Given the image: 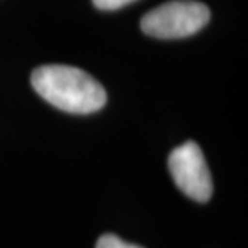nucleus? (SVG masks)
Segmentation results:
<instances>
[{
  "instance_id": "1",
  "label": "nucleus",
  "mask_w": 248,
  "mask_h": 248,
  "mask_svg": "<svg viewBox=\"0 0 248 248\" xmlns=\"http://www.w3.org/2000/svg\"><path fill=\"white\" fill-rule=\"evenodd\" d=\"M31 84L50 105L74 115L95 113L107 103V92L91 74L66 64H46L32 71Z\"/></svg>"
},
{
  "instance_id": "2",
  "label": "nucleus",
  "mask_w": 248,
  "mask_h": 248,
  "mask_svg": "<svg viewBox=\"0 0 248 248\" xmlns=\"http://www.w3.org/2000/svg\"><path fill=\"white\" fill-rule=\"evenodd\" d=\"M210 21V8L195 0H172L150 10L142 18V31L156 39H182L203 29Z\"/></svg>"
},
{
  "instance_id": "3",
  "label": "nucleus",
  "mask_w": 248,
  "mask_h": 248,
  "mask_svg": "<svg viewBox=\"0 0 248 248\" xmlns=\"http://www.w3.org/2000/svg\"><path fill=\"white\" fill-rule=\"evenodd\" d=\"M168 168L174 184L188 198L205 203L213 195V179L202 148L193 140L174 148L168 158Z\"/></svg>"
},
{
  "instance_id": "4",
  "label": "nucleus",
  "mask_w": 248,
  "mask_h": 248,
  "mask_svg": "<svg viewBox=\"0 0 248 248\" xmlns=\"http://www.w3.org/2000/svg\"><path fill=\"white\" fill-rule=\"evenodd\" d=\"M95 248H142V247L127 244V242L121 240L115 234H105L97 240Z\"/></svg>"
},
{
  "instance_id": "5",
  "label": "nucleus",
  "mask_w": 248,
  "mask_h": 248,
  "mask_svg": "<svg viewBox=\"0 0 248 248\" xmlns=\"http://www.w3.org/2000/svg\"><path fill=\"white\" fill-rule=\"evenodd\" d=\"M92 2L98 10H107V12H110V10H118V8L126 7V5L136 2V0H92Z\"/></svg>"
}]
</instances>
